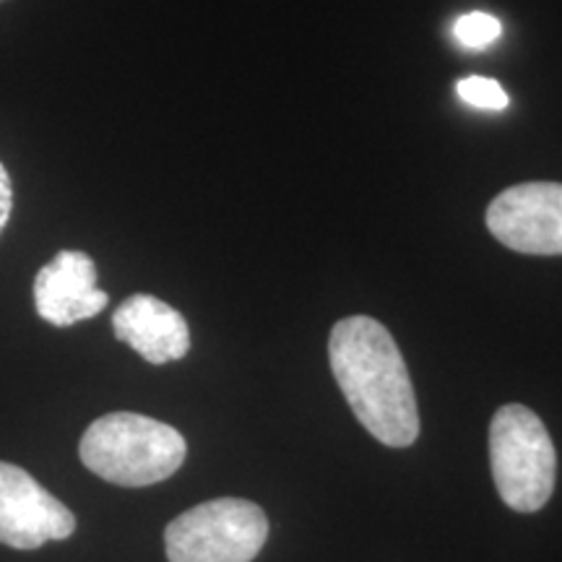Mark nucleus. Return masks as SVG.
Returning <instances> with one entry per match:
<instances>
[{
	"label": "nucleus",
	"mask_w": 562,
	"mask_h": 562,
	"mask_svg": "<svg viewBox=\"0 0 562 562\" xmlns=\"http://www.w3.org/2000/svg\"><path fill=\"white\" fill-rule=\"evenodd\" d=\"M487 227L505 248L562 256V182H521L487 209Z\"/></svg>",
	"instance_id": "5"
},
{
	"label": "nucleus",
	"mask_w": 562,
	"mask_h": 562,
	"mask_svg": "<svg viewBox=\"0 0 562 562\" xmlns=\"http://www.w3.org/2000/svg\"><path fill=\"white\" fill-rule=\"evenodd\" d=\"M269 539L261 505L220 497L180 513L165 531L170 562H250Z\"/></svg>",
	"instance_id": "4"
},
{
	"label": "nucleus",
	"mask_w": 562,
	"mask_h": 562,
	"mask_svg": "<svg viewBox=\"0 0 562 562\" xmlns=\"http://www.w3.org/2000/svg\"><path fill=\"white\" fill-rule=\"evenodd\" d=\"M34 305L42 321L66 328L108 307V292L97 286V266L87 252L60 250L34 279Z\"/></svg>",
	"instance_id": "7"
},
{
	"label": "nucleus",
	"mask_w": 562,
	"mask_h": 562,
	"mask_svg": "<svg viewBox=\"0 0 562 562\" xmlns=\"http://www.w3.org/2000/svg\"><path fill=\"white\" fill-rule=\"evenodd\" d=\"M501 34L503 21L484 11L463 13V16L453 21V37L467 50H484L492 42L501 40Z\"/></svg>",
	"instance_id": "9"
},
{
	"label": "nucleus",
	"mask_w": 562,
	"mask_h": 562,
	"mask_svg": "<svg viewBox=\"0 0 562 562\" xmlns=\"http://www.w3.org/2000/svg\"><path fill=\"white\" fill-rule=\"evenodd\" d=\"M490 463L492 480L508 508L537 513L552 497L558 456L544 422L526 406L508 404L492 417Z\"/></svg>",
	"instance_id": "3"
},
{
	"label": "nucleus",
	"mask_w": 562,
	"mask_h": 562,
	"mask_svg": "<svg viewBox=\"0 0 562 562\" xmlns=\"http://www.w3.org/2000/svg\"><path fill=\"white\" fill-rule=\"evenodd\" d=\"M328 360L344 398L372 438L389 448H406L417 440V396L402 351L383 323L368 315L336 323Z\"/></svg>",
	"instance_id": "1"
},
{
	"label": "nucleus",
	"mask_w": 562,
	"mask_h": 562,
	"mask_svg": "<svg viewBox=\"0 0 562 562\" xmlns=\"http://www.w3.org/2000/svg\"><path fill=\"white\" fill-rule=\"evenodd\" d=\"M89 472L121 487L165 482L182 467L188 442L175 427L133 412H112L91 422L79 446Z\"/></svg>",
	"instance_id": "2"
},
{
	"label": "nucleus",
	"mask_w": 562,
	"mask_h": 562,
	"mask_svg": "<svg viewBox=\"0 0 562 562\" xmlns=\"http://www.w3.org/2000/svg\"><path fill=\"white\" fill-rule=\"evenodd\" d=\"M456 91L467 104H472L476 110H490L501 112L510 104L508 91H505L495 79H487V76H467L456 83Z\"/></svg>",
	"instance_id": "10"
},
{
	"label": "nucleus",
	"mask_w": 562,
	"mask_h": 562,
	"mask_svg": "<svg viewBox=\"0 0 562 562\" xmlns=\"http://www.w3.org/2000/svg\"><path fill=\"white\" fill-rule=\"evenodd\" d=\"M11 209H13L11 178H9V170H5V167L0 165V232H3L5 224H9Z\"/></svg>",
	"instance_id": "11"
},
{
	"label": "nucleus",
	"mask_w": 562,
	"mask_h": 562,
	"mask_svg": "<svg viewBox=\"0 0 562 562\" xmlns=\"http://www.w3.org/2000/svg\"><path fill=\"white\" fill-rule=\"evenodd\" d=\"M76 531V516L21 467L0 461V542L37 550Z\"/></svg>",
	"instance_id": "6"
},
{
	"label": "nucleus",
	"mask_w": 562,
	"mask_h": 562,
	"mask_svg": "<svg viewBox=\"0 0 562 562\" xmlns=\"http://www.w3.org/2000/svg\"><path fill=\"white\" fill-rule=\"evenodd\" d=\"M112 331L151 364L182 360L191 349L186 318L151 294H133L125 300L112 315Z\"/></svg>",
	"instance_id": "8"
}]
</instances>
